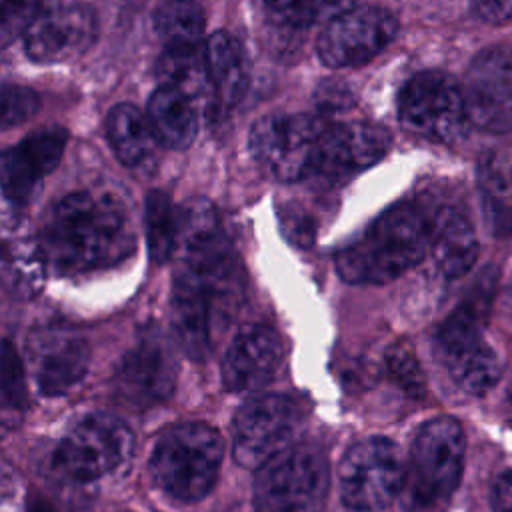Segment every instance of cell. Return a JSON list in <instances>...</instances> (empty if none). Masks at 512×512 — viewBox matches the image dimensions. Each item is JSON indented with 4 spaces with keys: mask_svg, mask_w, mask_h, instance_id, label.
Listing matches in <instances>:
<instances>
[{
    "mask_svg": "<svg viewBox=\"0 0 512 512\" xmlns=\"http://www.w3.org/2000/svg\"><path fill=\"white\" fill-rule=\"evenodd\" d=\"M174 256V336L188 358L202 360L210 352L214 330L230 320L242 294L240 262L226 232L192 238Z\"/></svg>",
    "mask_w": 512,
    "mask_h": 512,
    "instance_id": "obj_1",
    "label": "cell"
},
{
    "mask_svg": "<svg viewBox=\"0 0 512 512\" xmlns=\"http://www.w3.org/2000/svg\"><path fill=\"white\" fill-rule=\"evenodd\" d=\"M46 268L76 276L114 266L132 254L136 238L126 206L108 192H72L48 212L38 232Z\"/></svg>",
    "mask_w": 512,
    "mask_h": 512,
    "instance_id": "obj_2",
    "label": "cell"
},
{
    "mask_svg": "<svg viewBox=\"0 0 512 512\" xmlns=\"http://www.w3.org/2000/svg\"><path fill=\"white\" fill-rule=\"evenodd\" d=\"M430 248L428 218L412 204H398L342 248L336 272L348 284H384L416 266Z\"/></svg>",
    "mask_w": 512,
    "mask_h": 512,
    "instance_id": "obj_3",
    "label": "cell"
},
{
    "mask_svg": "<svg viewBox=\"0 0 512 512\" xmlns=\"http://www.w3.org/2000/svg\"><path fill=\"white\" fill-rule=\"evenodd\" d=\"M224 458L220 432L204 422H182L166 428L150 456L158 488L180 502L202 500L216 484Z\"/></svg>",
    "mask_w": 512,
    "mask_h": 512,
    "instance_id": "obj_4",
    "label": "cell"
},
{
    "mask_svg": "<svg viewBox=\"0 0 512 512\" xmlns=\"http://www.w3.org/2000/svg\"><path fill=\"white\" fill-rule=\"evenodd\" d=\"M134 448L128 424L108 412L88 414L78 420L58 442L52 464L72 482H94L120 468Z\"/></svg>",
    "mask_w": 512,
    "mask_h": 512,
    "instance_id": "obj_5",
    "label": "cell"
},
{
    "mask_svg": "<svg viewBox=\"0 0 512 512\" xmlns=\"http://www.w3.org/2000/svg\"><path fill=\"white\" fill-rule=\"evenodd\" d=\"M326 128L322 118L314 114H268L250 130V152L272 178L296 182L314 172Z\"/></svg>",
    "mask_w": 512,
    "mask_h": 512,
    "instance_id": "obj_6",
    "label": "cell"
},
{
    "mask_svg": "<svg viewBox=\"0 0 512 512\" xmlns=\"http://www.w3.org/2000/svg\"><path fill=\"white\" fill-rule=\"evenodd\" d=\"M466 438L460 422L436 416L418 430L406 470V486L416 504L446 500L460 484Z\"/></svg>",
    "mask_w": 512,
    "mask_h": 512,
    "instance_id": "obj_7",
    "label": "cell"
},
{
    "mask_svg": "<svg viewBox=\"0 0 512 512\" xmlns=\"http://www.w3.org/2000/svg\"><path fill=\"white\" fill-rule=\"evenodd\" d=\"M256 512H318L328 490V462L310 448H286L256 470Z\"/></svg>",
    "mask_w": 512,
    "mask_h": 512,
    "instance_id": "obj_8",
    "label": "cell"
},
{
    "mask_svg": "<svg viewBox=\"0 0 512 512\" xmlns=\"http://www.w3.org/2000/svg\"><path fill=\"white\" fill-rule=\"evenodd\" d=\"M406 484L398 446L388 438H366L354 444L338 466L342 502L356 512L386 508Z\"/></svg>",
    "mask_w": 512,
    "mask_h": 512,
    "instance_id": "obj_9",
    "label": "cell"
},
{
    "mask_svg": "<svg viewBox=\"0 0 512 512\" xmlns=\"http://www.w3.org/2000/svg\"><path fill=\"white\" fill-rule=\"evenodd\" d=\"M300 426V406L286 394H258L242 404L232 426L234 460L258 470L284 452Z\"/></svg>",
    "mask_w": 512,
    "mask_h": 512,
    "instance_id": "obj_10",
    "label": "cell"
},
{
    "mask_svg": "<svg viewBox=\"0 0 512 512\" xmlns=\"http://www.w3.org/2000/svg\"><path fill=\"white\" fill-rule=\"evenodd\" d=\"M434 348L452 380L468 394L490 392L502 374L498 354L484 342L476 308L458 306L438 328Z\"/></svg>",
    "mask_w": 512,
    "mask_h": 512,
    "instance_id": "obj_11",
    "label": "cell"
},
{
    "mask_svg": "<svg viewBox=\"0 0 512 512\" xmlns=\"http://www.w3.org/2000/svg\"><path fill=\"white\" fill-rule=\"evenodd\" d=\"M176 376L174 344L162 330L146 328L122 356L114 372V392L124 404L148 410L172 396Z\"/></svg>",
    "mask_w": 512,
    "mask_h": 512,
    "instance_id": "obj_12",
    "label": "cell"
},
{
    "mask_svg": "<svg viewBox=\"0 0 512 512\" xmlns=\"http://www.w3.org/2000/svg\"><path fill=\"white\" fill-rule=\"evenodd\" d=\"M398 120L418 136L440 142L454 140L468 120L462 86L438 70L412 76L398 98Z\"/></svg>",
    "mask_w": 512,
    "mask_h": 512,
    "instance_id": "obj_13",
    "label": "cell"
},
{
    "mask_svg": "<svg viewBox=\"0 0 512 512\" xmlns=\"http://www.w3.org/2000/svg\"><path fill=\"white\" fill-rule=\"evenodd\" d=\"M462 94L468 122L494 134L512 130V50L478 52L464 74Z\"/></svg>",
    "mask_w": 512,
    "mask_h": 512,
    "instance_id": "obj_14",
    "label": "cell"
},
{
    "mask_svg": "<svg viewBox=\"0 0 512 512\" xmlns=\"http://www.w3.org/2000/svg\"><path fill=\"white\" fill-rule=\"evenodd\" d=\"M398 34V20L378 6L350 8L330 20L318 38V56L330 68L360 66Z\"/></svg>",
    "mask_w": 512,
    "mask_h": 512,
    "instance_id": "obj_15",
    "label": "cell"
},
{
    "mask_svg": "<svg viewBox=\"0 0 512 512\" xmlns=\"http://www.w3.org/2000/svg\"><path fill=\"white\" fill-rule=\"evenodd\" d=\"M26 360L38 392L42 396H60L86 374L90 344L70 326H40L28 334Z\"/></svg>",
    "mask_w": 512,
    "mask_h": 512,
    "instance_id": "obj_16",
    "label": "cell"
},
{
    "mask_svg": "<svg viewBox=\"0 0 512 512\" xmlns=\"http://www.w3.org/2000/svg\"><path fill=\"white\" fill-rule=\"evenodd\" d=\"M96 14L86 4L48 6L22 34L24 52L38 64H62L82 56L96 40Z\"/></svg>",
    "mask_w": 512,
    "mask_h": 512,
    "instance_id": "obj_17",
    "label": "cell"
},
{
    "mask_svg": "<svg viewBox=\"0 0 512 512\" xmlns=\"http://www.w3.org/2000/svg\"><path fill=\"white\" fill-rule=\"evenodd\" d=\"M284 358L278 332L266 324L244 326L222 360V384L228 392H256L270 382Z\"/></svg>",
    "mask_w": 512,
    "mask_h": 512,
    "instance_id": "obj_18",
    "label": "cell"
},
{
    "mask_svg": "<svg viewBox=\"0 0 512 512\" xmlns=\"http://www.w3.org/2000/svg\"><path fill=\"white\" fill-rule=\"evenodd\" d=\"M390 144V132L374 122L356 120L328 126L320 142L314 172L342 176L364 170L376 164L388 152Z\"/></svg>",
    "mask_w": 512,
    "mask_h": 512,
    "instance_id": "obj_19",
    "label": "cell"
},
{
    "mask_svg": "<svg viewBox=\"0 0 512 512\" xmlns=\"http://www.w3.org/2000/svg\"><path fill=\"white\" fill-rule=\"evenodd\" d=\"M66 146V130L44 128L2 154V192L8 202L24 204L38 182L56 168Z\"/></svg>",
    "mask_w": 512,
    "mask_h": 512,
    "instance_id": "obj_20",
    "label": "cell"
},
{
    "mask_svg": "<svg viewBox=\"0 0 512 512\" xmlns=\"http://www.w3.org/2000/svg\"><path fill=\"white\" fill-rule=\"evenodd\" d=\"M428 224L430 250L442 274L448 278L464 276L478 258L476 232L466 214L454 206H442Z\"/></svg>",
    "mask_w": 512,
    "mask_h": 512,
    "instance_id": "obj_21",
    "label": "cell"
},
{
    "mask_svg": "<svg viewBox=\"0 0 512 512\" xmlns=\"http://www.w3.org/2000/svg\"><path fill=\"white\" fill-rule=\"evenodd\" d=\"M106 134L116 158L126 168L138 172H150L154 168L158 138L146 112L126 102L114 106L106 120Z\"/></svg>",
    "mask_w": 512,
    "mask_h": 512,
    "instance_id": "obj_22",
    "label": "cell"
},
{
    "mask_svg": "<svg viewBox=\"0 0 512 512\" xmlns=\"http://www.w3.org/2000/svg\"><path fill=\"white\" fill-rule=\"evenodd\" d=\"M214 96L224 106L238 104L250 82V66L242 44L228 32H214L204 46Z\"/></svg>",
    "mask_w": 512,
    "mask_h": 512,
    "instance_id": "obj_23",
    "label": "cell"
},
{
    "mask_svg": "<svg viewBox=\"0 0 512 512\" xmlns=\"http://www.w3.org/2000/svg\"><path fill=\"white\" fill-rule=\"evenodd\" d=\"M148 122L160 144L172 150L188 148L198 132L196 102L172 86H160L146 106Z\"/></svg>",
    "mask_w": 512,
    "mask_h": 512,
    "instance_id": "obj_24",
    "label": "cell"
},
{
    "mask_svg": "<svg viewBox=\"0 0 512 512\" xmlns=\"http://www.w3.org/2000/svg\"><path fill=\"white\" fill-rule=\"evenodd\" d=\"M156 76L164 86H172L190 96L196 104L214 96L204 50L192 48H166L156 64Z\"/></svg>",
    "mask_w": 512,
    "mask_h": 512,
    "instance_id": "obj_25",
    "label": "cell"
},
{
    "mask_svg": "<svg viewBox=\"0 0 512 512\" xmlns=\"http://www.w3.org/2000/svg\"><path fill=\"white\" fill-rule=\"evenodd\" d=\"M152 24L166 48H192L204 36L206 14L196 0H164L156 6Z\"/></svg>",
    "mask_w": 512,
    "mask_h": 512,
    "instance_id": "obj_26",
    "label": "cell"
},
{
    "mask_svg": "<svg viewBox=\"0 0 512 512\" xmlns=\"http://www.w3.org/2000/svg\"><path fill=\"white\" fill-rule=\"evenodd\" d=\"M356 0H256L266 18L288 30H306L328 24L342 12L354 8Z\"/></svg>",
    "mask_w": 512,
    "mask_h": 512,
    "instance_id": "obj_27",
    "label": "cell"
},
{
    "mask_svg": "<svg viewBox=\"0 0 512 512\" xmlns=\"http://www.w3.org/2000/svg\"><path fill=\"white\" fill-rule=\"evenodd\" d=\"M180 234V208L164 192H150L146 198V240L154 262L174 256Z\"/></svg>",
    "mask_w": 512,
    "mask_h": 512,
    "instance_id": "obj_28",
    "label": "cell"
},
{
    "mask_svg": "<svg viewBox=\"0 0 512 512\" xmlns=\"http://www.w3.org/2000/svg\"><path fill=\"white\" fill-rule=\"evenodd\" d=\"M58 0H0V36L2 46L22 36L26 28Z\"/></svg>",
    "mask_w": 512,
    "mask_h": 512,
    "instance_id": "obj_29",
    "label": "cell"
},
{
    "mask_svg": "<svg viewBox=\"0 0 512 512\" xmlns=\"http://www.w3.org/2000/svg\"><path fill=\"white\" fill-rule=\"evenodd\" d=\"M0 374H2V408L8 410H24L26 406V380L22 360L12 346L10 340L2 342L0 354Z\"/></svg>",
    "mask_w": 512,
    "mask_h": 512,
    "instance_id": "obj_30",
    "label": "cell"
},
{
    "mask_svg": "<svg viewBox=\"0 0 512 512\" xmlns=\"http://www.w3.org/2000/svg\"><path fill=\"white\" fill-rule=\"evenodd\" d=\"M386 364L394 380L400 388L412 398H420L424 394V372L418 364V358L404 344H396L386 354Z\"/></svg>",
    "mask_w": 512,
    "mask_h": 512,
    "instance_id": "obj_31",
    "label": "cell"
},
{
    "mask_svg": "<svg viewBox=\"0 0 512 512\" xmlns=\"http://www.w3.org/2000/svg\"><path fill=\"white\" fill-rule=\"evenodd\" d=\"M40 108V98L34 90L22 86H4L2 92V128H10L32 118Z\"/></svg>",
    "mask_w": 512,
    "mask_h": 512,
    "instance_id": "obj_32",
    "label": "cell"
},
{
    "mask_svg": "<svg viewBox=\"0 0 512 512\" xmlns=\"http://www.w3.org/2000/svg\"><path fill=\"white\" fill-rule=\"evenodd\" d=\"M490 502L494 512H512V468H504L494 476Z\"/></svg>",
    "mask_w": 512,
    "mask_h": 512,
    "instance_id": "obj_33",
    "label": "cell"
},
{
    "mask_svg": "<svg viewBox=\"0 0 512 512\" xmlns=\"http://www.w3.org/2000/svg\"><path fill=\"white\" fill-rule=\"evenodd\" d=\"M476 16L490 24H500L512 18V0H470Z\"/></svg>",
    "mask_w": 512,
    "mask_h": 512,
    "instance_id": "obj_34",
    "label": "cell"
},
{
    "mask_svg": "<svg viewBox=\"0 0 512 512\" xmlns=\"http://www.w3.org/2000/svg\"><path fill=\"white\" fill-rule=\"evenodd\" d=\"M26 512H56V508H54L48 500H44L42 496H38V494H30V496H28Z\"/></svg>",
    "mask_w": 512,
    "mask_h": 512,
    "instance_id": "obj_35",
    "label": "cell"
},
{
    "mask_svg": "<svg viewBox=\"0 0 512 512\" xmlns=\"http://www.w3.org/2000/svg\"><path fill=\"white\" fill-rule=\"evenodd\" d=\"M508 404H510V410H512V394H510V402Z\"/></svg>",
    "mask_w": 512,
    "mask_h": 512,
    "instance_id": "obj_36",
    "label": "cell"
}]
</instances>
